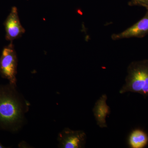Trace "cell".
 Masks as SVG:
<instances>
[{"instance_id":"cell-5","label":"cell","mask_w":148,"mask_h":148,"mask_svg":"<svg viewBox=\"0 0 148 148\" xmlns=\"http://www.w3.org/2000/svg\"><path fill=\"white\" fill-rule=\"evenodd\" d=\"M145 16L132 26L123 32L112 35L113 40L130 38H143L148 34V9Z\"/></svg>"},{"instance_id":"cell-6","label":"cell","mask_w":148,"mask_h":148,"mask_svg":"<svg viewBox=\"0 0 148 148\" xmlns=\"http://www.w3.org/2000/svg\"><path fill=\"white\" fill-rule=\"evenodd\" d=\"M6 39L12 42L20 38L25 32L20 23L18 11L16 7H13L7 17L4 23Z\"/></svg>"},{"instance_id":"cell-7","label":"cell","mask_w":148,"mask_h":148,"mask_svg":"<svg viewBox=\"0 0 148 148\" xmlns=\"http://www.w3.org/2000/svg\"><path fill=\"white\" fill-rule=\"evenodd\" d=\"M107 95L103 94L96 101L92 109V112L97 125L101 128L108 127L106 119L110 113V109L107 105Z\"/></svg>"},{"instance_id":"cell-8","label":"cell","mask_w":148,"mask_h":148,"mask_svg":"<svg viewBox=\"0 0 148 148\" xmlns=\"http://www.w3.org/2000/svg\"><path fill=\"white\" fill-rule=\"evenodd\" d=\"M127 143L131 148H144L148 144V135L140 128L132 130L129 134Z\"/></svg>"},{"instance_id":"cell-1","label":"cell","mask_w":148,"mask_h":148,"mask_svg":"<svg viewBox=\"0 0 148 148\" xmlns=\"http://www.w3.org/2000/svg\"><path fill=\"white\" fill-rule=\"evenodd\" d=\"M15 86L0 85V128L11 131L20 126L26 110Z\"/></svg>"},{"instance_id":"cell-2","label":"cell","mask_w":148,"mask_h":148,"mask_svg":"<svg viewBox=\"0 0 148 148\" xmlns=\"http://www.w3.org/2000/svg\"><path fill=\"white\" fill-rule=\"evenodd\" d=\"M127 73L119 93L135 92L145 98L148 97V59L131 62L127 67Z\"/></svg>"},{"instance_id":"cell-9","label":"cell","mask_w":148,"mask_h":148,"mask_svg":"<svg viewBox=\"0 0 148 148\" xmlns=\"http://www.w3.org/2000/svg\"><path fill=\"white\" fill-rule=\"evenodd\" d=\"M130 6H142L148 9V0H130L128 3Z\"/></svg>"},{"instance_id":"cell-3","label":"cell","mask_w":148,"mask_h":148,"mask_svg":"<svg viewBox=\"0 0 148 148\" xmlns=\"http://www.w3.org/2000/svg\"><path fill=\"white\" fill-rule=\"evenodd\" d=\"M17 58L12 42L4 48L0 57V74L10 84L16 86Z\"/></svg>"},{"instance_id":"cell-10","label":"cell","mask_w":148,"mask_h":148,"mask_svg":"<svg viewBox=\"0 0 148 148\" xmlns=\"http://www.w3.org/2000/svg\"><path fill=\"white\" fill-rule=\"evenodd\" d=\"M5 148V147H4L2 145H1V143H0V148Z\"/></svg>"},{"instance_id":"cell-4","label":"cell","mask_w":148,"mask_h":148,"mask_svg":"<svg viewBox=\"0 0 148 148\" xmlns=\"http://www.w3.org/2000/svg\"><path fill=\"white\" fill-rule=\"evenodd\" d=\"M86 135L82 130H73L69 128L63 130L58 136L59 147L61 148L84 147Z\"/></svg>"}]
</instances>
